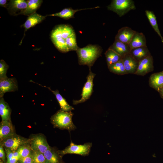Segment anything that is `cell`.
<instances>
[{
	"label": "cell",
	"mask_w": 163,
	"mask_h": 163,
	"mask_svg": "<svg viewBox=\"0 0 163 163\" xmlns=\"http://www.w3.org/2000/svg\"><path fill=\"white\" fill-rule=\"evenodd\" d=\"M19 159V158H18L13 157L10 159L7 160L6 163H17Z\"/></svg>",
	"instance_id": "obj_35"
},
{
	"label": "cell",
	"mask_w": 163,
	"mask_h": 163,
	"mask_svg": "<svg viewBox=\"0 0 163 163\" xmlns=\"http://www.w3.org/2000/svg\"><path fill=\"white\" fill-rule=\"evenodd\" d=\"M7 160L10 159L13 157V152L11 150L5 148Z\"/></svg>",
	"instance_id": "obj_34"
},
{
	"label": "cell",
	"mask_w": 163,
	"mask_h": 163,
	"mask_svg": "<svg viewBox=\"0 0 163 163\" xmlns=\"http://www.w3.org/2000/svg\"><path fill=\"white\" fill-rule=\"evenodd\" d=\"M96 74L89 68V73L86 77L87 81L83 87L81 97L79 100H73V104L76 105L82 103L89 99L93 92V80Z\"/></svg>",
	"instance_id": "obj_6"
},
{
	"label": "cell",
	"mask_w": 163,
	"mask_h": 163,
	"mask_svg": "<svg viewBox=\"0 0 163 163\" xmlns=\"http://www.w3.org/2000/svg\"><path fill=\"white\" fill-rule=\"evenodd\" d=\"M111 72L118 75L126 74L122 59L118 62L108 66Z\"/></svg>",
	"instance_id": "obj_27"
},
{
	"label": "cell",
	"mask_w": 163,
	"mask_h": 163,
	"mask_svg": "<svg viewBox=\"0 0 163 163\" xmlns=\"http://www.w3.org/2000/svg\"><path fill=\"white\" fill-rule=\"evenodd\" d=\"M17 163H33L32 153L26 157L20 158Z\"/></svg>",
	"instance_id": "obj_32"
},
{
	"label": "cell",
	"mask_w": 163,
	"mask_h": 163,
	"mask_svg": "<svg viewBox=\"0 0 163 163\" xmlns=\"http://www.w3.org/2000/svg\"><path fill=\"white\" fill-rule=\"evenodd\" d=\"M29 139H26L15 134L6 138L0 141V144L5 148L13 152L17 150L22 145L29 143Z\"/></svg>",
	"instance_id": "obj_7"
},
{
	"label": "cell",
	"mask_w": 163,
	"mask_h": 163,
	"mask_svg": "<svg viewBox=\"0 0 163 163\" xmlns=\"http://www.w3.org/2000/svg\"><path fill=\"white\" fill-rule=\"evenodd\" d=\"M11 110L3 97H0V115L2 121H11Z\"/></svg>",
	"instance_id": "obj_22"
},
{
	"label": "cell",
	"mask_w": 163,
	"mask_h": 163,
	"mask_svg": "<svg viewBox=\"0 0 163 163\" xmlns=\"http://www.w3.org/2000/svg\"><path fill=\"white\" fill-rule=\"evenodd\" d=\"M75 32L73 27L68 24H61L55 27L51 32V38L56 47L60 52H69L66 44L67 38Z\"/></svg>",
	"instance_id": "obj_1"
},
{
	"label": "cell",
	"mask_w": 163,
	"mask_h": 163,
	"mask_svg": "<svg viewBox=\"0 0 163 163\" xmlns=\"http://www.w3.org/2000/svg\"><path fill=\"white\" fill-rule=\"evenodd\" d=\"M66 44L69 51H76L79 48L78 46L75 32L69 36L66 39Z\"/></svg>",
	"instance_id": "obj_28"
},
{
	"label": "cell",
	"mask_w": 163,
	"mask_h": 163,
	"mask_svg": "<svg viewBox=\"0 0 163 163\" xmlns=\"http://www.w3.org/2000/svg\"><path fill=\"white\" fill-rule=\"evenodd\" d=\"M7 0H0V5L1 6L7 8L8 3H7Z\"/></svg>",
	"instance_id": "obj_36"
},
{
	"label": "cell",
	"mask_w": 163,
	"mask_h": 163,
	"mask_svg": "<svg viewBox=\"0 0 163 163\" xmlns=\"http://www.w3.org/2000/svg\"><path fill=\"white\" fill-rule=\"evenodd\" d=\"M46 16L38 14L36 12L30 15L22 26L24 28V32L30 28L40 23Z\"/></svg>",
	"instance_id": "obj_17"
},
{
	"label": "cell",
	"mask_w": 163,
	"mask_h": 163,
	"mask_svg": "<svg viewBox=\"0 0 163 163\" xmlns=\"http://www.w3.org/2000/svg\"><path fill=\"white\" fill-rule=\"evenodd\" d=\"M130 54L139 62L151 55L147 46H142L132 49Z\"/></svg>",
	"instance_id": "obj_20"
},
{
	"label": "cell",
	"mask_w": 163,
	"mask_h": 163,
	"mask_svg": "<svg viewBox=\"0 0 163 163\" xmlns=\"http://www.w3.org/2000/svg\"><path fill=\"white\" fill-rule=\"evenodd\" d=\"M131 50L143 46H147L145 36L142 32H136L133 36L129 44Z\"/></svg>",
	"instance_id": "obj_19"
},
{
	"label": "cell",
	"mask_w": 163,
	"mask_h": 163,
	"mask_svg": "<svg viewBox=\"0 0 163 163\" xmlns=\"http://www.w3.org/2000/svg\"><path fill=\"white\" fill-rule=\"evenodd\" d=\"M149 85L151 87L157 91L163 87V70L154 73L150 76L149 79Z\"/></svg>",
	"instance_id": "obj_18"
},
{
	"label": "cell",
	"mask_w": 163,
	"mask_h": 163,
	"mask_svg": "<svg viewBox=\"0 0 163 163\" xmlns=\"http://www.w3.org/2000/svg\"><path fill=\"white\" fill-rule=\"evenodd\" d=\"M107 7L108 10L116 13L120 17L136 9L134 2L132 0H113Z\"/></svg>",
	"instance_id": "obj_4"
},
{
	"label": "cell",
	"mask_w": 163,
	"mask_h": 163,
	"mask_svg": "<svg viewBox=\"0 0 163 163\" xmlns=\"http://www.w3.org/2000/svg\"><path fill=\"white\" fill-rule=\"evenodd\" d=\"M99 7L97 6L94 8L76 10L73 9L71 8H65L59 12L49 14L48 15V16L58 17L64 19H67L70 18H73L75 13L78 11L83 10L91 9Z\"/></svg>",
	"instance_id": "obj_23"
},
{
	"label": "cell",
	"mask_w": 163,
	"mask_h": 163,
	"mask_svg": "<svg viewBox=\"0 0 163 163\" xmlns=\"http://www.w3.org/2000/svg\"><path fill=\"white\" fill-rule=\"evenodd\" d=\"M8 68V65L5 61L3 59H1L0 60V79L8 78L6 74Z\"/></svg>",
	"instance_id": "obj_31"
},
{
	"label": "cell",
	"mask_w": 163,
	"mask_h": 163,
	"mask_svg": "<svg viewBox=\"0 0 163 163\" xmlns=\"http://www.w3.org/2000/svg\"><path fill=\"white\" fill-rule=\"evenodd\" d=\"M13 157L20 158V155L17 150L13 152Z\"/></svg>",
	"instance_id": "obj_37"
},
{
	"label": "cell",
	"mask_w": 163,
	"mask_h": 163,
	"mask_svg": "<svg viewBox=\"0 0 163 163\" xmlns=\"http://www.w3.org/2000/svg\"><path fill=\"white\" fill-rule=\"evenodd\" d=\"M29 143L33 151L44 154L50 147L46 138L42 135L38 134L29 139Z\"/></svg>",
	"instance_id": "obj_8"
},
{
	"label": "cell",
	"mask_w": 163,
	"mask_h": 163,
	"mask_svg": "<svg viewBox=\"0 0 163 163\" xmlns=\"http://www.w3.org/2000/svg\"><path fill=\"white\" fill-rule=\"evenodd\" d=\"M4 147L1 145H0V158L3 162H5V155Z\"/></svg>",
	"instance_id": "obj_33"
},
{
	"label": "cell",
	"mask_w": 163,
	"mask_h": 163,
	"mask_svg": "<svg viewBox=\"0 0 163 163\" xmlns=\"http://www.w3.org/2000/svg\"><path fill=\"white\" fill-rule=\"evenodd\" d=\"M92 145L91 142H86L83 145H77L71 141L69 145L62 150H58V152L62 156L68 154H75L85 156L89 155Z\"/></svg>",
	"instance_id": "obj_5"
},
{
	"label": "cell",
	"mask_w": 163,
	"mask_h": 163,
	"mask_svg": "<svg viewBox=\"0 0 163 163\" xmlns=\"http://www.w3.org/2000/svg\"><path fill=\"white\" fill-rule=\"evenodd\" d=\"M73 115L71 111L66 112L60 110L51 116V122L54 128L69 131L73 130L76 127L72 122Z\"/></svg>",
	"instance_id": "obj_3"
},
{
	"label": "cell",
	"mask_w": 163,
	"mask_h": 163,
	"mask_svg": "<svg viewBox=\"0 0 163 163\" xmlns=\"http://www.w3.org/2000/svg\"><path fill=\"white\" fill-rule=\"evenodd\" d=\"M20 158L26 157L31 154L32 150L29 143L25 144L21 146L17 150Z\"/></svg>",
	"instance_id": "obj_29"
},
{
	"label": "cell",
	"mask_w": 163,
	"mask_h": 163,
	"mask_svg": "<svg viewBox=\"0 0 163 163\" xmlns=\"http://www.w3.org/2000/svg\"><path fill=\"white\" fill-rule=\"evenodd\" d=\"M109 48L113 50L122 58L129 54L131 50L129 44L116 40Z\"/></svg>",
	"instance_id": "obj_16"
},
{
	"label": "cell",
	"mask_w": 163,
	"mask_h": 163,
	"mask_svg": "<svg viewBox=\"0 0 163 163\" xmlns=\"http://www.w3.org/2000/svg\"><path fill=\"white\" fill-rule=\"evenodd\" d=\"M18 89V82L16 78H7L0 79V97H3L5 93L15 91Z\"/></svg>",
	"instance_id": "obj_10"
},
{
	"label": "cell",
	"mask_w": 163,
	"mask_h": 163,
	"mask_svg": "<svg viewBox=\"0 0 163 163\" xmlns=\"http://www.w3.org/2000/svg\"><path fill=\"white\" fill-rule=\"evenodd\" d=\"M154 70L153 59L151 55L139 62L135 75L144 76Z\"/></svg>",
	"instance_id": "obj_11"
},
{
	"label": "cell",
	"mask_w": 163,
	"mask_h": 163,
	"mask_svg": "<svg viewBox=\"0 0 163 163\" xmlns=\"http://www.w3.org/2000/svg\"><path fill=\"white\" fill-rule=\"evenodd\" d=\"M16 134L11 121H2L0 124V141Z\"/></svg>",
	"instance_id": "obj_14"
},
{
	"label": "cell",
	"mask_w": 163,
	"mask_h": 163,
	"mask_svg": "<svg viewBox=\"0 0 163 163\" xmlns=\"http://www.w3.org/2000/svg\"><path fill=\"white\" fill-rule=\"evenodd\" d=\"M32 154L33 163H46V158L44 154L33 151Z\"/></svg>",
	"instance_id": "obj_30"
},
{
	"label": "cell",
	"mask_w": 163,
	"mask_h": 163,
	"mask_svg": "<svg viewBox=\"0 0 163 163\" xmlns=\"http://www.w3.org/2000/svg\"><path fill=\"white\" fill-rule=\"evenodd\" d=\"M158 92H159L161 97L163 99V87L160 88Z\"/></svg>",
	"instance_id": "obj_38"
},
{
	"label": "cell",
	"mask_w": 163,
	"mask_h": 163,
	"mask_svg": "<svg viewBox=\"0 0 163 163\" xmlns=\"http://www.w3.org/2000/svg\"><path fill=\"white\" fill-rule=\"evenodd\" d=\"M107 66L119 61L122 57L113 50L108 48L105 53Z\"/></svg>",
	"instance_id": "obj_26"
},
{
	"label": "cell",
	"mask_w": 163,
	"mask_h": 163,
	"mask_svg": "<svg viewBox=\"0 0 163 163\" xmlns=\"http://www.w3.org/2000/svg\"><path fill=\"white\" fill-rule=\"evenodd\" d=\"M27 7L22 14L28 16L36 12V10L40 7L43 1L42 0H27Z\"/></svg>",
	"instance_id": "obj_24"
},
{
	"label": "cell",
	"mask_w": 163,
	"mask_h": 163,
	"mask_svg": "<svg viewBox=\"0 0 163 163\" xmlns=\"http://www.w3.org/2000/svg\"><path fill=\"white\" fill-rule=\"evenodd\" d=\"M27 7V1L11 0L8 3L6 8L9 13L12 15L22 14Z\"/></svg>",
	"instance_id": "obj_9"
},
{
	"label": "cell",
	"mask_w": 163,
	"mask_h": 163,
	"mask_svg": "<svg viewBox=\"0 0 163 163\" xmlns=\"http://www.w3.org/2000/svg\"><path fill=\"white\" fill-rule=\"evenodd\" d=\"M102 51V48L97 45L89 44L83 48H79L76 51L79 64L87 65L91 68L101 56Z\"/></svg>",
	"instance_id": "obj_2"
},
{
	"label": "cell",
	"mask_w": 163,
	"mask_h": 163,
	"mask_svg": "<svg viewBox=\"0 0 163 163\" xmlns=\"http://www.w3.org/2000/svg\"><path fill=\"white\" fill-rule=\"evenodd\" d=\"M46 87L45 86H44ZM51 91L55 96L58 101L61 110L66 112H70L74 110V108L69 105L66 100L60 94L58 90H53L48 87H46Z\"/></svg>",
	"instance_id": "obj_21"
},
{
	"label": "cell",
	"mask_w": 163,
	"mask_h": 163,
	"mask_svg": "<svg viewBox=\"0 0 163 163\" xmlns=\"http://www.w3.org/2000/svg\"><path fill=\"white\" fill-rule=\"evenodd\" d=\"M46 158V163H64L62 157L58 150L50 146L47 150L44 153Z\"/></svg>",
	"instance_id": "obj_15"
},
{
	"label": "cell",
	"mask_w": 163,
	"mask_h": 163,
	"mask_svg": "<svg viewBox=\"0 0 163 163\" xmlns=\"http://www.w3.org/2000/svg\"><path fill=\"white\" fill-rule=\"evenodd\" d=\"M125 69L127 74H134L138 69L139 62L129 54L122 58Z\"/></svg>",
	"instance_id": "obj_13"
},
{
	"label": "cell",
	"mask_w": 163,
	"mask_h": 163,
	"mask_svg": "<svg viewBox=\"0 0 163 163\" xmlns=\"http://www.w3.org/2000/svg\"><path fill=\"white\" fill-rule=\"evenodd\" d=\"M136 31L128 27H124L120 29L115 36V40L129 44Z\"/></svg>",
	"instance_id": "obj_12"
},
{
	"label": "cell",
	"mask_w": 163,
	"mask_h": 163,
	"mask_svg": "<svg viewBox=\"0 0 163 163\" xmlns=\"http://www.w3.org/2000/svg\"><path fill=\"white\" fill-rule=\"evenodd\" d=\"M145 12L151 26L160 37L162 42L163 43V38L159 30L156 16L152 11L146 10L145 11Z\"/></svg>",
	"instance_id": "obj_25"
}]
</instances>
